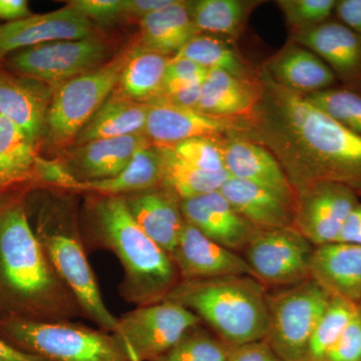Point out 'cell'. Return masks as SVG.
<instances>
[{
    "instance_id": "6da1fadb",
    "label": "cell",
    "mask_w": 361,
    "mask_h": 361,
    "mask_svg": "<svg viewBox=\"0 0 361 361\" xmlns=\"http://www.w3.org/2000/svg\"><path fill=\"white\" fill-rule=\"evenodd\" d=\"M260 97L238 118L235 134L264 147L279 161L295 194L334 182L361 196V137L318 109L304 94L285 89L258 70Z\"/></svg>"
},
{
    "instance_id": "7a4b0ae2",
    "label": "cell",
    "mask_w": 361,
    "mask_h": 361,
    "mask_svg": "<svg viewBox=\"0 0 361 361\" xmlns=\"http://www.w3.org/2000/svg\"><path fill=\"white\" fill-rule=\"evenodd\" d=\"M85 318L45 256L21 199L0 201V322L56 323Z\"/></svg>"
},
{
    "instance_id": "3957f363",
    "label": "cell",
    "mask_w": 361,
    "mask_h": 361,
    "mask_svg": "<svg viewBox=\"0 0 361 361\" xmlns=\"http://www.w3.org/2000/svg\"><path fill=\"white\" fill-rule=\"evenodd\" d=\"M92 195L87 205V251H111L122 264L118 295L137 306L161 302L180 281L167 252L157 245L135 222L125 197Z\"/></svg>"
},
{
    "instance_id": "277c9868",
    "label": "cell",
    "mask_w": 361,
    "mask_h": 361,
    "mask_svg": "<svg viewBox=\"0 0 361 361\" xmlns=\"http://www.w3.org/2000/svg\"><path fill=\"white\" fill-rule=\"evenodd\" d=\"M165 300L192 311L231 348L264 341L267 334L268 291L252 276L180 280Z\"/></svg>"
},
{
    "instance_id": "5b68a950",
    "label": "cell",
    "mask_w": 361,
    "mask_h": 361,
    "mask_svg": "<svg viewBox=\"0 0 361 361\" xmlns=\"http://www.w3.org/2000/svg\"><path fill=\"white\" fill-rule=\"evenodd\" d=\"M52 197L40 208L33 232L52 267L77 298L85 319L114 334L118 317L104 303L75 211L70 202Z\"/></svg>"
},
{
    "instance_id": "8992f818",
    "label": "cell",
    "mask_w": 361,
    "mask_h": 361,
    "mask_svg": "<svg viewBox=\"0 0 361 361\" xmlns=\"http://www.w3.org/2000/svg\"><path fill=\"white\" fill-rule=\"evenodd\" d=\"M0 337L49 361H135L111 332L75 322H0Z\"/></svg>"
},
{
    "instance_id": "52a82bcc",
    "label": "cell",
    "mask_w": 361,
    "mask_h": 361,
    "mask_svg": "<svg viewBox=\"0 0 361 361\" xmlns=\"http://www.w3.org/2000/svg\"><path fill=\"white\" fill-rule=\"evenodd\" d=\"M331 295L312 278L268 292L269 324L264 341L281 360L303 361Z\"/></svg>"
},
{
    "instance_id": "ba28073f",
    "label": "cell",
    "mask_w": 361,
    "mask_h": 361,
    "mask_svg": "<svg viewBox=\"0 0 361 361\" xmlns=\"http://www.w3.org/2000/svg\"><path fill=\"white\" fill-rule=\"evenodd\" d=\"M128 52L63 82L52 94L45 127L54 144L75 140L116 89Z\"/></svg>"
},
{
    "instance_id": "9c48e42d",
    "label": "cell",
    "mask_w": 361,
    "mask_h": 361,
    "mask_svg": "<svg viewBox=\"0 0 361 361\" xmlns=\"http://www.w3.org/2000/svg\"><path fill=\"white\" fill-rule=\"evenodd\" d=\"M202 323L184 306L164 300L123 313L114 334L135 361H154Z\"/></svg>"
},
{
    "instance_id": "30bf717a",
    "label": "cell",
    "mask_w": 361,
    "mask_h": 361,
    "mask_svg": "<svg viewBox=\"0 0 361 361\" xmlns=\"http://www.w3.org/2000/svg\"><path fill=\"white\" fill-rule=\"evenodd\" d=\"M314 248L295 228L258 229L242 256L263 284L285 287L311 278Z\"/></svg>"
},
{
    "instance_id": "8fae6325",
    "label": "cell",
    "mask_w": 361,
    "mask_h": 361,
    "mask_svg": "<svg viewBox=\"0 0 361 361\" xmlns=\"http://www.w3.org/2000/svg\"><path fill=\"white\" fill-rule=\"evenodd\" d=\"M108 47L94 37L78 40H59L16 51L8 66L20 77L45 84L66 82L103 63Z\"/></svg>"
},
{
    "instance_id": "7c38bea8",
    "label": "cell",
    "mask_w": 361,
    "mask_h": 361,
    "mask_svg": "<svg viewBox=\"0 0 361 361\" xmlns=\"http://www.w3.org/2000/svg\"><path fill=\"white\" fill-rule=\"evenodd\" d=\"M358 203L357 193L345 185L334 182L310 185L296 193L295 229L314 247L334 243Z\"/></svg>"
},
{
    "instance_id": "4fadbf2b",
    "label": "cell",
    "mask_w": 361,
    "mask_h": 361,
    "mask_svg": "<svg viewBox=\"0 0 361 361\" xmlns=\"http://www.w3.org/2000/svg\"><path fill=\"white\" fill-rule=\"evenodd\" d=\"M219 141L230 177L262 188L295 210V191L279 161L267 149L233 132L220 135Z\"/></svg>"
},
{
    "instance_id": "5bb4252c",
    "label": "cell",
    "mask_w": 361,
    "mask_h": 361,
    "mask_svg": "<svg viewBox=\"0 0 361 361\" xmlns=\"http://www.w3.org/2000/svg\"><path fill=\"white\" fill-rule=\"evenodd\" d=\"M291 42L314 52L334 71L337 82L361 94V35L337 20L293 33Z\"/></svg>"
},
{
    "instance_id": "9a60e30c",
    "label": "cell",
    "mask_w": 361,
    "mask_h": 361,
    "mask_svg": "<svg viewBox=\"0 0 361 361\" xmlns=\"http://www.w3.org/2000/svg\"><path fill=\"white\" fill-rule=\"evenodd\" d=\"M170 256L180 280L243 275L256 278L241 254L219 245L188 223Z\"/></svg>"
},
{
    "instance_id": "2e32d148",
    "label": "cell",
    "mask_w": 361,
    "mask_h": 361,
    "mask_svg": "<svg viewBox=\"0 0 361 361\" xmlns=\"http://www.w3.org/2000/svg\"><path fill=\"white\" fill-rule=\"evenodd\" d=\"M89 18L71 6L0 25V59L21 51L59 40H78L92 37Z\"/></svg>"
},
{
    "instance_id": "e0dca14e",
    "label": "cell",
    "mask_w": 361,
    "mask_h": 361,
    "mask_svg": "<svg viewBox=\"0 0 361 361\" xmlns=\"http://www.w3.org/2000/svg\"><path fill=\"white\" fill-rule=\"evenodd\" d=\"M180 206L188 224L236 253L244 251L258 230L233 208L220 190L180 201Z\"/></svg>"
},
{
    "instance_id": "ac0fdd59",
    "label": "cell",
    "mask_w": 361,
    "mask_h": 361,
    "mask_svg": "<svg viewBox=\"0 0 361 361\" xmlns=\"http://www.w3.org/2000/svg\"><path fill=\"white\" fill-rule=\"evenodd\" d=\"M148 106L145 135L157 146H171L192 137H218L238 130V118H219L161 102H152Z\"/></svg>"
},
{
    "instance_id": "d6986e66",
    "label": "cell",
    "mask_w": 361,
    "mask_h": 361,
    "mask_svg": "<svg viewBox=\"0 0 361 361\" xmlns=\"http://www.w3.org/2000/svg\"><path fill=\"white\" fill-rule=\"evenodd\" d=\"M52 92L51 85L0 71V116L35 142L45 127Z\"/></svg>"
},
{
    "instance_id": "ffe728a7",
    "label": "cell",
    "mask_w": 361,
    "mask_h": 361,
    "mask_svg": "<svg viewBox=\"0 0 361 361\" xmlns=\"http://www.w3.org/2000/svg\"><path fill=\"white\" fill-rule=\"evenodd\" d=\"M262 68L277 84L304 96L337 87L338 82L334 71L317 54L291 40Z\"/></svg>"
},
{
    "instance_id": "44dd1931",
    "label": "cell",
    "mask_w": 361,
    "mask_h": 361,
    "mask_svg": "<svg viewBox=\"0 0 361 361\" xmlns=\"http://www.w3.org/2000/svg\"><path fill=\"white\" fill-rule=\"evenodd\" d=\"M310 277L331 297L358 305L361 300V246L334 242L315 247Z\"/></svg>"
},
{
    "instance_id": "7402d4cb",
    "label": "cell",
    "mask_w": 361,
    "mask_h": 361,
    "mask_svg": "<svg viewBox=\"0 0 361 361\" xmlns=\"http://www.w3.org/2000/svg\"><path fill=\"white\" fill-rule=\"evenodd\" d=\"M125 199L142 231L170 255L186 224L179 199L161 186Z\"/></svg>"
},
{
    "instance_id": "603a6c76",
    "label": "cell",
    "mask_w": 361,
    "mask_h": 361,
    "mask_svg": "<svg viewBox=\"0 0 361 361\" xmlns=\"http://www.w3.org/2000/svg\"><path fill=\"white\" fill-rule=\"evenodd\" d=\"M152 145L145 134L97 140L78 146L68 166L78 182L110 179L129 165L137 152Z\"/></svg>"
},
{
    "instance_id": "cb8c5ba5",
    "label": "cell",
    "mask_w": 361,
    "mask_h": 361,
    "mask_svg": "<svg viewBox=\"0 0 361 361\" xmlns=\"http://www.w3.org/2000/svg\"><path fill=\"white\" fill-rule=\"evenodd\" d=\"M259 97L258 70L254 78H242L224 71L210 70L202 84L197 110L219 118H241L251 113Z\"/></svg>"
},
{
    "instance_id": "d4e9b609",
    "label": "cell",
    "mask_w": 361,
    "mask_h": 361,
    "mask_svg": "<svg viewBox=\"0 0 361 361\" xmlns=\"http://www.w3.org/2000/svg\"><path fill=\"white\" fill-rule=\"evenodd\" d=\"M220 192L233 208L257 229L295 228L293 207L262 188L230 177Z\"/></svg>"
},
{
    "instance_id": "484cf974",
    "label": "cell",
    "mask_w": 361,
    "mask_h": 361,
    "mask_svg": "<svg viewBox=\"0 0 361 361\" xmlns=\"http://www.w3.org/2000/svg\"><path fill=\"white\" fill-rule=\"evenodd\" d=\"M148 109V104L114 94L80 130L75 141L82 146L97 140L145 134Z\"/></svg>"
},
{
    "instance_id": "4316f807",
    "label": "cell",
    "mask_w": 361,
    "mask_h": 361,
    "mask_svg": "<svg viewBox=\"0 0 361 361\" xmlns=\"http://www.w3.org/2000/svg\"><path fill=\"white\" fill-rule=\"evenodd\" d=\"M160 186V155L152 145L137 152L120 174L110 179L78 182L71 193L127 197Z\"/></svg>"
},
{
    "instance_id": "83f0119b",
    "label": "cell",
    "mask_w": 361,
    "mask_h": 361,
    "mask_svg": "<svg viewBox=\"0 0 361 361\" xmlns=\"http://www.w3.org/2000/svg\"><path fill=\"white\" fill-rule=\"evenodd\" d=\"M144 47L168 54L178 51L200 32L195 26L187 1L173 0L169 6L139 20Z\"/></svg>"
},
{
    "instance_id": "f1b7e54d",
    "label": "cell",
    "mask_w": 361,
    "mask_h": 361,
    "mask_svg": "<svg viewBox=\"0 0 361 361\" xmlns=\"http://www.w3.org/2000/svg\"><path fill=\"white\" fill-rule=\"evenodd\" d=\"M170 59L144 45L128 51L127 61L116 85L118 94L137 103L153 101L163 87Z\"/></svg>"
},
{
    "instance_id": "f546056e",
    "label": "cell",
    "mask_w": 361,
    "mask_h": 361,
    "mask_svg": "<svg viewBox=\"0 0 361 361\" xmlns=\"http://www.w3.org/2000/svg\"><path fill=\"white\" fill-rule=\"evenodd\" d=\"M161 160V187L180 201L218 191L227 182V171L208 172L176 155L167 146H157Z\"/></svg>"
},
{
    "instance_id": "4dcf8cb0",
    "label": "cell",
    "mask_w": 361,
    "mask_h": 361,
    "mask_svg": "<svg viewBox=\"0 0 361 361\" xmlns=\"http://www.w3.org/2000/svg\"><path fill=\"white\" fill-rule=\"evenodd\" d=\"M35 142L16 123L0 116V194L33 182Z\"/></svg>"
},
{
    "instance_id": "1f68e13d",
    "label": "cell",
    "mask_w": 361,
    "mask_h": 361,
    "mask_svg": "<svg viewBox=\"0 0 361 361\" xmlns=\"http://www.w3.org/2000/svg\"><path fill=\"white\" fill-rule=\"evenodd\" d=\"M261 1L196 0L187 1L188 11L199 32L235 37L241 35L249 16Z\"/></svg>"
},
{
    "instance_id": "d6a6232c",
    "label": "cell",
    "mask_w": 361,
    "mask_h": 361,
    "mask_svg": "<svg viewBox=\"0 0 361 361\" xmlns=\"http://www.w3.org/2000/svg\"><path fill=\"white\" fill-rule=\"evenodd\" d=\"M172 58L189 59L208 71H224L235 77L254 78L257 75V71L247 65L232 44L211 35H196Z\"/></svg>"
},
{
    "instance_id": "836d02e7",
    "label": "cell",
    "mask_w": 361,
    "mask_h": 361,
    "mask_svg": "<svg viewBox=\"0 0 361 361\" xmlns=\"http://www.w3.org/2000/svg\"><path fill=\"white\" fill-rule=\"evenodd\" d=\"M360 312L356 304L331 297L308 343L303 361H324L351 320Z\"/></svg>"
},
{
    "instance_id": "e575fe53",
    "label": "cell",
    "mask_w": 361,
    "mask_h": 361,
    "mask_svg": "<svg viewBox=\"0 0 361 361\" xmlns=\"http://www.w3.org/2000/svg\"><path fill=\"white\" fill-rule=\"evenodd\" d=\"M230 348L202 323L154 361H228Z\"/></svg>"
},
{
    "instance_id": "d590c367",
    "label": "cell",
    "mask_w": 361,
    "mask_h": 361,
    "mask_svg": "<svg viewBox=\"0 0 361 361\" xmlns=\"http://www.w3.org/2000/svg\"><path fill=\"white\" fill-rule=\"evenodd\" d=\"M305 97L337 123L361 137L360 94L345 87H334Z\"/></svg>"
},
{
    "instance_id": "8d00e7d4",
    "label": "cell",
    "mask_w": 361,
    "mask_h": 361,
    "mask_svg": "<svg viewBox=\"0 0 361 361\" xmlns=\"http://www.w3.org/2000/svg\"><path fill=\"white\" fill-rule=\"evenodd\" d=\"M291 35L331 20L337 0H278Z\"/></svg>"
},
{
    "instance_id": "74e56055",
    "label": "cell",
    "mask_w": 361,
    "mask_h": 361,
    "mask_svg": "<svg viewBox=\"0 0 361 361\" xmlns=\"http://www.w3.org/2000/svg\"><path fill=\"white\" fill-rule=\"evenodd\" d=\"M218 137H197L167 146L183 160L208 172L226 170Z\"/></svg>"
},
{
    "instance_id": "f35d334b",
    "label": "cell",
    "mask_w": 361,
    "mask_h": 361,
    "mask_svg": "<svg viewBox=\"0 0 361 361\" xmlns=\"http://www.w3.org/2000/svg\"><path fill=\"white\" fill-rule=\"evenodd\" d=\"M208 71L207 68L189 59L171 58L166 68L165 78L160 94L202 85Z\"/></svg>"
},
{
    "instance_id": "ab89813d",
    "label": "cell",
    "mask_w": 361,
    "mask_h": 361,
    "mask_svg": "<svg viewBox=\"0 0 361 361\" xmlns=\"http://www.w3.org/2000/svg\"><path fill=\"white\" fill-rule=\"evenodd\" d=\"M33 182L39 183L52 189L73 191L78 180L68 165L58 160H47L37 156L33 170Z\"/></svg>"
},
{
    "instance_id": "60d3db41",
    "label": "cell",
    "mask_w": 361,
    "mask_h": 361,
    "mask_svg": "<svg viewBox=\"0 0 361 361\" xmlns=\"http://www.w3.org/2000/svg\"><path fill=\"white\" fill-rule=\"evenodd\" d=\"M324 361H361L360 312L349 323Z\"/></svg>"
},
{
    "instance_id": "b9f144b4",
    "label": "cell",
    "mask_w": 361,
    "mask_h": 361,
    "mask_svg": "<svg viewBox=\"0 0 361 361\" xmlns=\"http://www.w3.org/2000/svg\"><path fill=\"white\" fill-rule=\"evenodd\" d=\"M89 20H115L125 16V0H75L68 4Z\"/></svg>"
},
{
    "instance_id": "7bdbcfd3",
    "label": "cell",
    "mask_w": 361,
    "mask_h": 361,
    "mask_svg": "<svg viewBox=\"0 0 361 361\" xmlns=\"http://www.w3.org/2000/svg\"><path fill=\"white\" fill-rule=\"evenodd\" d=\"M228 361H283L264 341L230 348Z\"/></svg>"
},
{
    "instance_id": "ee69618b",
    "label": "cell",
    "mask_w": 361,
    "mask_h": 361,
    "mask_svg": "<svg viewBox=\"0 0 361 361\" xmlns=\"http://www.w3.org/2000/svg\"><path fill=\"white\" fill-rule=\"evenodd\" d=\"M337 20L361 35V0H337Z\"/></svg>"
},
{
    "instance_id": "f6af8a7d",
    "label": "cell",
    "mask_w": 361,
    "mask_h": 361,
    "mask_svg": "<svg viewBox=\"0 0 361 361\" xmlns=\"http://www.w3.org/2000/svg\"><path fill=\"white\" fill-rule=\"evenodd\" d=\"M336 242L361 246V203L355 207L342 226Z\"/></svg>"
},
{
    "instance_id": "bcb514c9",
    "label": "cell",
    "mask_w": 361,
    "mask_h": 361,
    "mask_svg": "<svg viewBox=\"0 0 361 361\" xmlns=\"http://www.w3.org/2000/svg\"><path fill=\"white\" fill-rule=\"evenodd\" d=\"M173 0H125V16H134L137 20L160 11Z\"/></svg>"
},
{
    "instance_id": "7dc6e473",
    "label": "cell",
    "mask_w": 361,
    "mask_h": 361,
    "mask_svg": "<svg viewBox=\"0 0 361 361\" xmlns=\"http://www.w3.org/2000/svg\"><path fill=\"white\" fill-rule=\"evenodd\" d=\"M30 16L32 14L26 0H0V20L13 23Z\"/></svg>"
},
{
    "instance_id": "c3c4849f",
    "label": "cell",
    "mask_w": 361,
    "mask_h": 361,
    "mask_svg": "<svg viewBox=\"0 0 361 361\" xmlns=\"http://www.w3.org/2000/svg\"><path fill=\"white\" fill-rule=\"evenodd\" d=\"M0 361H49L16 348L0 337Z\"/></svg>"
},
{
    "instance_id": "681fc988",
    "label": "cell",
    "mask_w": 361,
    "mask_h": 361,
    "mask_svg": "<svg viewBox=\"0 0 361 361\" xmlns=\"http://www.w3.org/2000/svg\"><path fill=\"white\" fill-rule=\"evenodd\" d=\"M358 310H360V314H361V300H360V302L358 303Z\"/></svg>"
}]
</instances>
